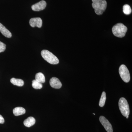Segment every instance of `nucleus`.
Here are the masks:
<instances>
[{
	"mask_svg": "<svg viewBox=\"0 0 132 132\" xmlns=\"http://www.w3.org/2000/svg\"><path fill=\"white\" fill-rule=\"evenodd\" d=\"M0 32L3 35L7 38H10L12 36V34L10 31L6 28L5 26L0 23Z\"/></svg>",
	"mask_w": 132,
	"mask_h": 132,
	"instance_id": "obj_10",
	"label": "nucleus"
},
{
	"mask_svg": "<svg viewBox=\"0 0 132 132\" xmlns=\"http://www.w3.org/2000/svg\"><path fill=\"white\" fill-rule=\"evenodd\" d=\"M128 116H127L126 118L127 119H128Z\"/></svg>",
	"mask_w": 132,
	"mask_h": 132,
	"instance_id": "obj_20",
	"label": "nucleus"
},
{
	"mask_svg": "<svg viewBox=\"0 0 132 132\" xmlns=\"http://www.w3.org/2000/svg\"><path fill=\"white\" fill-rule=\"evenodd\" d=\"M127 28L122 23H118L113 27L112 29L113 34L116 37L123 38L126 35Z\"/></svg>",
	"mask_w": 132,
	"mask_h": 132,
	"instance_id": "obj_2",
	"label": "nucleus"
},
{
	"mask_svg": "<svg viewBox=\"0 0 132 132\" xmlns=\"http://www.w3.org/2000/svg\"><path fill=\"white\" fill-rule=\"evenodd\" d=\"M41 54L43 59L50 64L53 65L59 64V61L57 57L48 50H43Z\"/></svg>",
	"mask_w": 132,
	"mask_h": 132,
	"instance_id": "obj_3",
	"label": "nucleus"
},
{
	"mask_svg": "<svg viewBox=\"0 0 132 132\" xmlns=\"http://www.w3.org/2000/svg\"><path fill=\"white\" fill-rule=\"evenodd\" d=\"M123 12L125 14H130L132 12L131 9L129 5H125L123 6Z\"/></svg>",
	"mask_w": 132,
	"mask_h": 132,
	"instance_id": "obj_17",
	"label": "nucleus"
},
{
	"mask_svg": "<svg viewBox=\"0 0 132 132\" xmlns=\"http://www.w3.org/2000/svg\"><path fill=\"white\" fill-rule=\"evenodd\" d=\"M32 86L35 89H40L43 87V85L42 83L34 80L32 81Z\"/></svg>",
	"mask_w": 132,
	"mask_h": 132,
	"instance_id": "obj_16",
	"label": "nucleus"
},
{
	"mask_svg": "<svg viewBox=\"0 0 132 132\" xmlns=\"http://www.w3.org/2000/svg\"><path fill=\"white\" fill-rule=\"evenodd\" d=\"M100 121L104 128L108 132H113L112 126L109 121L103 116H101L100 118Z\"/></svg>",
	"mask_w": 132,
	"mask_h": 132,
	"instance_id": "obj_6",
	"label": "nucleus"
},
{
	"mask_svg": "<svg viewBox=\"0 0 132 132\" xmlns=\"http://www.w3.org/2000/svg\"><path fill=\"white\" fill-rule=\"evenodd\" d=\"M29 24L32 27H37L40 28L42 27V20L39 17L32 18L29 20Z\"/></svg>",
	"mask_w": 132,
	"mask_h": 132,
	"instance_id": "obj_8",
	"label": "nucleus"
},
{
	"mask_svg": "<svg viewBox=\"0 0 132 132\" xmlns=\"http://www.w3.org/2000/svg\"><path fill=\"white\" fill-rule=\"evenodd\" d=\"M92 7L94 9L95 13L98 15L102 14L107 7V2L105 0H92Z\"/></svg>",
	"mask_w": 132,
	"mask_h": 132,
	"instance_id": "obj_1",
	"label": "nucleus"
},
{
	"mask_svg": "<svg viewBox=\"0 0 132 132\" xmlns=\"http://www.w3.org/2000/svg\"><path fill=\"white\" fill-rule=\"evenodd\" d=\"M10 82L12 84L19 87H22L24 85V81L21 79L12 78L10 80Z\"/></svg>",
	"mask_w": 132,
	"mask_h": 132,
	"instance_id": "obj_13",
	"label": "nucleus"
},
{
	"mask_svg": "<svg viewBox=\"0 0 132 132\" xmlns=\"http://www.w3.org/2000/svg\"><path fill=\"white\" fill-rule=\"evenodd\" d=\"M46 1H42L38 3L33 5L31 7V8L33 11L38 12L45 9L46 6Z\"/></svg>",
	"mask_w": 132,
	"mask_h": 132,
	"instance_id": "obj_7",
	"label": "nucleus"
},
{
	"mask_svg": "<svg viewBox=\"0 0 132 132\" xmlns=\"http://www.w3.org/2000/svg\"><path fill=\"white\" fill-rule=\"evenodd\" d=\"M5 123V119L0 114V124H3Z\"/></svg>",
	"mask_w": 132,
	"mask_h": 132,
	"instance_id": "obj_19",
	"label": "nucleus"
},
{
	"mask_svg": "<svg viewBox=\"0 0 132 132\" xmlns=\"http://www.w3.org/2000/svg\"><path fill=\"white\" fill-rule=\"evenodd\" d=\"M119 73L121 78L124 82H128L130 81V72L126 66L123 64L121 65L119 68Z\"/></svg>",
	"mask_w": 132,
	"mask_h": 132,
	"instance_id": "obj_5",
	"label": "nucleus"
},
{
	"mask_svg": "<svg viewBox=\"0 0 132 132\" xmlns=\"http://www.w3.org/2000/svg\"><path fill=\"white\" fill-rule=\"evenodd\" d=\"M50 84L52 87L55 89H60L61 87V82L58 78L53 77L50 80Z\"/></svg>",
	"mask_w": 132,
	"mask_h": 132,
	"instance_id": "obj_9",
	"label": "nucleus"
},
{
	"mask_svg": "<svg viewBox=\"0 0 132 132\" xmlns=\"http://www.w3.org/2000/svg\"><path fill=\"white\" fill-rule=\"evenodd\" d=\"M36 120L34 118L32 117H29L24 121V124L25 126L30 127L35 125Z\"/></svg>",
	"mask_w": 132,
	"mask_h": 132,
	"instance_id": "obj_11",
	"label": "nucleus"
},
{
	"mask_svg": "<svg viewBox=\"0 0 132 132\" xmlns=\"http://www.w3.org/2000/svg\"><path fill=\"white\" fill-rule=\"evenodd\" d=\"M106 94L105 92H103L101 97L100 100L99 102V106H100L103 107L105 105V103L106 100Z\"/></svg>",
	"mask_w": 132,
	"mask_h": 132,
	"instance_id": "obj_15",
	"label": "nucleus"
},
{
	"mask_svg": "<svg viewBox=\"0 0 132 132\" xmlns=\"http://www.w3.org/2000/svg\"><path fill=\"white\" fill-rule=\"evenodd\" d=\"M119 106L121 113L123 116L126 117L129 116L130 112L129 106L127 101L125 98L122 97L120 99Z\"/></svg>",
	"mask_w": 132,
	"mask_h": 132,
	"instance_id": "obj_4",
	"label": "nucleus"
},
{
	"mask_svg": "<svg viewBox=\"0 0 132 132\" xmlns=\"http://www.w3.org/2000/svg\"><path fill=\"white\" fill-rule=\"evenodd\" d=\"M26 109L21 107H17L14 109L13 113L15 116L22 115L26 113Z\"/></svg>",
	"mask_w": 132,
	"mask_h": 132,
	"instance_id": "obj_12",
	"label": "nucleus"
},
{
	"mask_svg": "<svg viewBox=\"0 0 132 132\" xmlns=\"http://www.w3.org/2000/svg\"><path fill=\"white\" fill-rule=\"evenodd\" d=\"M35 80L41 83H44L45 82V76L42 73H38L36 75Z\"/></svg>",
	"mask_w": 132,
	"mask_h": 132,
	"instance_id": "obj_14",
	"label": "nucleus"
},
{
	"mask_svg": "<svg viewBox=\"0 0 132 132\" xmlns=\"http://www.w3.org/2000/svg\"><path fill=\"white\" fill-rule=\"evenodd\" d=\"M6 48V45L5 43L0 41V53L4 52Z\"/></svg>",
	"mask_w": 132,
	"mask_h": 132,
	"instance_id": "obj_18",
	"label": "nucleus"
}]
</instances>
